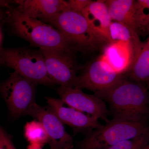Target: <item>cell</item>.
Listing matches in <instances>:
<instances>
[{"mask_svg": "<svg viewBox=\"0 0 149 149\" xmlns=\"http://www.w3.org/2000/svg\"><path fill=\"white\" fill-rule=\"evenodd\" d=\"M94 95L105 102L113 118L136 122L149 119L148 87L125 74L111 87Z\"/></svg>", "mask_w": 149, "mask_h": 149, "instance_id": "6da1fadb", "label": "cell"}, {"mask_svg": "<svg viewBox=\"0 0 149 149\" xmlns=\"http://www.w3.org/2000/svg\"><path fill=\"white\" fill-rule=\"evenodd\" d=\"M2 6L6 9L1 12V23L7 25L15 35L29 42L31 47L75 54L68 40L52 25L29 17L8 2Z\"/></svg>", "mask_w": 149, "mask_h": 149, "instance_id": "7a4b0ae2", "label": "cell"}, {"mask_svg": "<svg viewBox=\"0 0 149 149\" xmlns=\"http://www.w3.org/2000/svg\"><path fill=\"white\" fill-rule=\"evenodd\" d=\"M68 40L75 53L89 54L104 50L109 43L90 27L82 13L67 9L48 22Z\"/></svg>", "mask_w": 149, "mask_h": 149, "instance_id": "3957f363", "label": "cell"}, {"mask_svg": "<svg viewBox=\"0 0 149 149\" xmlns=\"http://www.w3.org/2000/svg\"><path fill=\"white\" fill-rule=\"evenodd\" d=\"M149 132L148 121L136 122L113 118L101 127L85 134L77 142V149H107L115 144L135 139Z\"/></svg>", "mask_w": 149, "mask_h": 149, "instance_id": "277c9868", "label": "cell"}, {"mask_svg": "<svg viewBox=\"0 0 149 149\" xmlns=\"http://www.w3.org/2000/svg\"><path fill=\"white\" fill-rule=\"evenodd\" d=\"M0 61L1 65L12 68L37 85L55 84L48 74L45 59L39 49L3 47L0 50Z\"/></svg>", "mask_w": 149, "mask_h": 149, "instance_id": "5b68a950", "label": "cell"}, {"mask_svg": "<svg viewBox=\"0 0 149 149\" xmlns=\"http://www.w3.org/2000/svg\"><path fill=\"white\" fill-rule=\"evenodd\" d=\"M8 79L2 82L0 91L9 112L17 118L27 115L35 102L37 84L22 77L16 71L10 73Z\"/></svg>", "mask_w": 149, "mask_h": 149, "instance_id": "8992f818", "label": "cell"}, {"mask_svg": "<svg viewBox=\"0 0 149 149\" xmlns=\"http://www.w3.org/2000/svg\"><path fill=\"white\" fill-rule=\"evenodd\" d=\"M42 54L49 76L61 87H74L80 68L74 54L64 51L39 49Z\"/></svg>", "mask_w": 149, "mask_h": 149, "instance_id": "52a82bcc", "label": "cell"}, {"mask_svg": "<svg viewBox=\"0 0 149 149\" xmlns=\"http://www.w3.org/2000/svg\"><path fill=\"white\" fill-rule=\"evenodd\" d=\"M124 75L115 71L100 56L81 70L73 88L87 89L95 94L111 87Z\"/></svg>", "mask_w": 149, "mask_h": 149, "instance_id": "ba28073f", "label": "cell"}, {"mask_svg": "<svg viewBox=\"0 0 149 149\" xmlns=\"http://www.w3.org/2000/svg\"><path fill=\"white\" fill-rule=\"evenodd\" d=\"M42 123L49 138L52 149H73L72 136L68 133L64 124L49 107L41 106L36 102L27 113Z\"/></svg>", "mask_w": 149, "mask_h": 149, "instance_id": "9c48e42d", "label": "cell"}, {"mask_svg": "<svg viewBox=\"0 0 149 149\" xmlns=\"http://www.w3.org/2000/svg\"><path fill=\"white\" fill-rule=\"evenodd\" d=\"M57 93L60 99L68 106L106 123L110 120L107 104L95 95L85 93L80 88L61 86Z\"/></svg>", "mask_w": 149, "mask_h": 149, "instance_id": "30bf717a", "label": "cell"}, {"mask_svg": "<svg viewBox=\"0 0 149 149\" xmlns=\"http://www.w3.org/2000/svg\"><path fill=\"white\" fill-rule=\"evenodd\" d=\"M45 98L48 107L56 113L63 124L72 128L74 135L79 133L85 135L103 125L97 118L68 106H65V104L61 99L52 97Z\"/></svg>", "mask_w": 149, "mask_h": 149, "instance_id": "8fae6325", "label": "cell"}, {"mask_svg": "<svg viewBox=\"0 0 149 149\" xmlns=\"http://www.w3.org/2000/svg\"><path fill=\"white\" fill-rule=\"evenodd\" d=\"M10 3L22 13L47 23L69 8L68 1L63 0H17Z\"/></svg>", "mask_w": 149, "mask_h": 149, "instance_id": "7c38bea8", "label": "cell"}, {"mask_svg": "<svg viewBox=\"0 0 149 149\" xmlns=\"http://www.w3.org/2000/svg\"><path fill=\"white\" fill-rule=\"evenodd\" d=\"M103 51L102 58L115 71L123 75L129 71L136 56L131 44L120 41L109 43Z\"/></svg>", "mask_w": 149, "mask_h": 149, "instance_id": "4fadbf2b", "label": "cell"}, {"mask_svg": "<svg viewBox=\"0 0 149 149\" xmlns=\"http://www.w3.org/2000/svg\"><path fill=\"white\" fill-rule=\"evenodd\" d=\"M82 14L96 33L111 43L109 27L112 20L104 0L91 1Z\"/></svg>", "mask_w": 149, "mask_h": 149, "instance_id": "5bb4252c", "label": "cell"}, {"mask_svg": "<svg viewBox=\"0 0 149 149\" xmlns=\"http://www.w3.org/2000/svg\"><path fill=\"white\" fill-rule=\"evenodd\" d=\"M112 21L125 24L136 32L135 0H104Z\"/></svg>", "mask_w": 149, "mask_h": 149, "instance_id": "9a60e30c", "label": "cell"}, {"mask_svg": "<svg viewBox=\"0 0 149 149\" xmlns=\"http://www.w3.org/2000/svg\"><path fill=\"white\" fill-rule=\"evenodd\" d=\"M125 75L130 79L145 84L149 80V46L146 43L136 55Z\"/></svg>", "mask_w": 149, "mask_h": 149, "instance_id": "2e32d148", "label": "cell"}, {"mask_svg": "<svg viewBox=\"0 0 149 149\" xmlns=\"http://www.w3.org/2000/svg\"><path fill=\"white\" fill-rule=\"evenodd\" d=\"M109 35L111 43L120 41L131 44L136 55L143 46L137 33L120 22H112L109 27Z\"/></svg>", "mask_w": 149, "mask_h": 149, "instance_id": "e0dca14e", "label": "cell"}, {"mask_svg": "<svg viewBox=\"0 0 149 149\" xmlns=\"http://www.w3.org/2000/svg\"><path fill=\"white\" fill-rule=\"evenodd\" d=\"M135 17L139 37L149 35V0H135Z\"/></svg>", "mask_w": 149, "mask_h": 149, "instance_id": "ac0fdd59", "label": "cell"}, {"mask_svg": "<svg viewBox=\"0 0 149 149\" xmlns=\"http://www.w3.org/2000/svg\"><path fill=\"white\" fill-rule=\"evenodd\" d=\"M24 135L30 144L43 146L48 144L49 136L42 123L37 120L27 122L24 125Z\"/></svg>", "mask_w": 149, "mask_h": 149, "instance_id": "d6986e66", "label": "cell"}, {"mask_svg": "<svg viewBox=\"0 0 149 149\" xmlns=\"http://www.w3.org/2000/svg\"><path fill=\"white\" fill-rule=\"evenodd\" d=\"M149 144V132L135 139L121 141L107 149H142Z\"/></svg>", "mask_w": 149, "mask_h": 149, "instance_id": "ffe728a7", "label": "cell"}, {"mask_svg": "<svg viewBox=\"0 0 149 149\" xmlns=\"http://www.w3.org/2000/svg\"><path fill=\"white\" fill-rule=\"evenodd\" d=\"M0 149H17L10 136L2 127L0 128Z\"/></svg>", "mask_w": 149, "mask_h": 149, "instance_id": "44dd1931", "label": "cell"}, {"mask_svg": "<svg viewBox=\"0 0 149 149\" xmlns=\"http://www.w3.org/2000/svg\"><path fill=\"white\" fill-rule=\"evenodd\" d=\"M91 1V0H70L68 1L70 9L82 14L83 11Z\"/></svg>", "mask_w": 149, "mask_h": 149, "instance_id": "7402d4cb", "label": "cell"}, {"mask_svg": "<svg viewBox=\"0 0 149 149\" xmlns=\"http://www.w3.org/2000/svg\"><path fill=\"white\" fill-rule=\"evenodd\" d=\"M3 24L1 23V28H0V48L1 49L3 48V42L4 34L3 32Z\"/></svg>", "mask_w": 149, "mask_h": 149, "instance_id": "603a6c76", "label": "cell"}, {"mask_svg": "<svg viewBox=\"0 0 149 149\" xmlns=\"http://www.w3.org/2000/svg\"><path fill=\"white\" fill-rule=\"evenodd\" d=\"M42 146L37 144H30L27 147V149H43Z\"/></svg>", "mask_w": 149, "mask_h": 149, "instance_id": "cb8c5ba5", "label": "cell"}, {"mask_svg": "<svg viewBox=\"0 0 149 149\" xmlns=\"http://www.w3.org/2000/svg\"><path fill=\"white\" fill-rule=\"evenodd\" d=\"M142 149H149V144Z\"/></svg>", "mask_w": 149, "mask_h": 149, "instance_id": "d4e9b609", "label": "cell"}, {"mask_svg": "<svg viewBox=\"0 0 149 149\" xmlns=\"http://www.w3.org/2000/svg\"><path fill=\"white\" fill-rule=\"evenodd\" d=\"M145 43H146V45H147L149 46V37L148 38V40H147L146 42Z\"/></svg>", "mask_w": 149, "mask_h": 149, "instance_id": "484cf974", "label": "cell"}, {"mask_svg": "<svg viewBox=\"0 0 149 149\" xmlns=\"http://www.w3.org/2000/svg\"><path fill=\"white\" fill-rule=\"evenodd\" d=\"M146 84L147 86H149V80H148V82H147V83H146Z\"/></svg>", "mask_w": 149, "mask_h": 149, "instance_id": "4316f807", "label": "cell"}, {"mask_svg": "<svg viewBox=\"0 0 149 149\" xmlns=\"http://www.w3.org/2000/svg\"><path fill=\"white\" fill-rule=\"evenodd\" d=\"M148 87L149 89V86H148Z\"/></svg>", "mask_w": 149, "mask_h": 149, "instance_id": "83f0119b", "label": "cell"}]
</instances>
